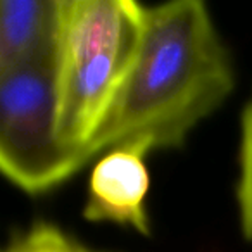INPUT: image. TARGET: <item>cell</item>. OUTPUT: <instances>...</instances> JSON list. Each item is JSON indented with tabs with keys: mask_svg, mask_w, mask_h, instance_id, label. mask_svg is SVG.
I'll list each match as a JSON object with an SVG mask.
<instances>
[{
	"mask_svg": "<svg viewBox=\"0 0 252 252\" xmlns=\"http://www.w3.org/2000/svg\"><path fill=\"white\" fill-rule=\"evenodd\" d=\"M235 85L231 52L204 2L145 5L133 63L88 149L92 162L119 147L145 156L182 149Z\"/></svg>",
	"mask_w": 252,
	"mask_h": 252,
	"instance_id": "6da1fadb",
	"label": "cell"
},
{
	"mask_svg": "<svg viewBox=\"0 0 252 252\" xmlns=\"http://www.w3.org/2000/svg\"><path fill=\"white\" fill-rule=\"evenodd\" d=\"M144 152L119 147L94 161L88 176L83 218L90 223H112L151 237L147 209L151 171Z\"/></svg>",
	"mask_w": 252,
	"mask_h": 252,
	"instance_id": "277c9868",
	"label": "cell"
},
{
	"mask_svg": "<svg viewBox=\"0 0 252 252\" xmlns=\"http://www.w3.org/2000/svg\"><path fill=\"white\" fill-rule=\"evenodd\" d=\"M87 164L61 140L56 54L0 73V169L7 182L43 195Z\"/></svg>",
	"mask_w": 252,
	"mask_h": 252,
	"instance_id": "3957f363",
	"label": "cell"
},
{
	"mask_svg": "<svg viewBox=\"0 0 252 252\" xmlns=\"http://www.w3.org/2000/svg\"><path fill=\"white\" fill-rule=\"evenodd\" d=\"M145 4L135 0H61L56 45L59 135L83 156L133 63Z\"/></svg>",
	"mask_w": 252,
	"mask_h": 252,
	"instance_id": "7a4b0ae2",
	"label": "cell"
},
{
	"mask_svg": "<svg viewBox=\"0 0 252 252\" xmlns=\"http://www.w3.org/2000/svg\"><path fill=\"white\" fill-rule=\"evenodd\" d=\"M237 209L242 233L245 240L252 242V95L240 114Z\"/></svg>",
	"mask_w": 252,
	"mask_h": 252,
	"instance_id": "52a82bcc",
	"label": "cell"
},
{
	"mask_svg": "<svg viewBox=\"0 0 252 252\" xmlns=\"http://www.w3.org/2000/svg\"><path fill=\"white\" fill-rule=\"evenodd\" d=\"M2 252H109L97 251L67 233L59 224L36 220L25 230L12 233Z\"/></svg>",
	"mask_w": 252,
	"mask_h": 252,
	"instance_id": "8992f818",
	"label": "cell"
},
{
	"mask_svg": "<svg viewBox=\"0 0 252 252\" xmlns=\"http://www.w3.org/2000/svg\"><path fill=\"white\" fill-rule=\"evenodd\" d=\"M61 0L0 2V73L56 54Z\"/></svg>",
	"mask_w": 252,
	"mask_h": 252,
	"instance_id": "5b68a950",
	"label": "cell"
}]
</instances>
